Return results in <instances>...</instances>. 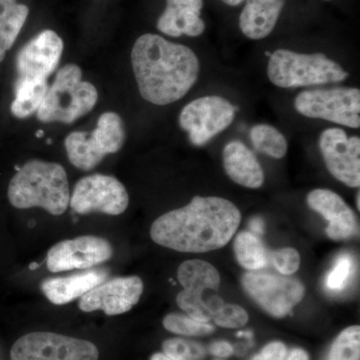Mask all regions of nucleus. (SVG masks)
Listing matches in <instances>:
<instances>
[{"instance_id":"nucleus-1","label":"nucleus","mask_w":360,"mask_h":360,"mask_svg":"<svg viewBox=\"0 0 360 360\" xmlns=\"http://www.w3.org/2000/svg\"><path fill=\"white\" fill-rule=\"evenodd\" d=\"M240 221L241 213L231 201L195 196L188 205L158 217L150 236L158 245L180 252H207L226 245Z\"/></svg>"},{"instance_id":"nucleus-2","label":"nucleus","mask_w":360,"mask_h":360,"mask_svg":"<svg viewBox=\"0 0 360 360\" xmlns=\"http://www.w3.org/2000/svg\"><path fill=\"white\" fill-rule=\"evenodd\" d=\"M131 63L141 96L155 105L181 99L200 75V60L193 49L151 33L135 41Z\"/></svg>"},{"instance_id":"nucleus-3","label":"nucleus","mask_w":360,"mask_h":360,"mask_svg":"<svg viewBox=\"0 0 360 360\" xmlns=\"http://www.w3.org/2000/svg\"><path fill=\"white\" fill-rule=\"evenodd\" d=\"M7 196L20 210L40 207L52 215L63 214L70 202L68 174L58 163L28 161L9 182Z\"/></svg>"},{"instance_id":"nucleus-4","label":"nucleus","mask_w":360,"mask_h":360,"mask_svg":"<svg viewBox=\"0 0 360 360\" xmlns=\"http://www.w3.org/2000/svg\"><path fill=\"white\" fill-rule=\"evenodd\" d=\"M98 94L94 84L82 80V71L77 65L61 68L37 116L42 122H75L96 106Z\"/></svg>"},{"instance_id":"nucleus-5","label":"nucleus","mask_w":360,"mask_h":360,"mask_svg":"<svg viewBox=\"0 0 360 360\" xmlns=\"http://www.w3.org/2000/svg\"><path fill=\"white\" fill-rule=\"evenodd\" d=\"M348 72L322 53L303 54L277 49L270 56L267 77L281 89L312 86L343 82Z\"/></svg>"},{"instance_id":"nucleus-6","label":"nucleus","mask_w":360,"mask_h":360,"mask_svg":"<svg viewBox=\"0 0 360 360\" xmlns=\"http://www.w3.org/2000/svg\"><path fill=\"white\" fill-rule=\"evenodd\" d=\"M295 108L300 115L359 129L360 90L352 87L304 90L296 96Z\"/></svg>"},{"instance_id":"nucleus-7","label":"nucleus","mask_w":360,"mask_h":360,"mask_svg":"<svg viewBox=\"0 0 360 360\" xmlns=\"http://www.w3.org/2000/svg\"><path fill=\"white\" fill-rule=\"evenodd\" d=\"M99 352L89 341L56 335L32 333L16 340L11 360H98Z\"/></svg>"},{"instance_id":"nucleus-8","label":"nucleus","mask_w":360,"mask_h":360,"mask_svg":"<svg viewBox=\"0 0 360 360\" xmlns=\"http://www.w3.org/2000/svg\"><path fill=\"white\" fill-rule=\"evenodd\" d=\"M236 110L238 108L224 97H200L184 106L179 125L193 146H202L233 122Z\"/></svg>"},{"instance_id":"nucleus-9","label":"nucleus","mask_w":360,"mask_h":360,"mask_svg":"<svg viewBox=\"0 0 360 360\" xmlns=\"http://www.w3.org/2000/svg\"><path fill=\"white\" fill-rule=\"evenodd\" d=\"M243 285L267 314L278 319L290 314L305 293L304 285L296 278L255 272L243 276Z\"/></svg>"},{"instance_id":"nucleus-10","label":"nucleus","mask_w":360,"mask_h":360,"mask_svg":"<svg viewBox=\"0 0 360 360\" xmlns=\"http://www.w3.org/2000/svg\"><path fill=\"white\" fill-rule=\"evenodd\" d=\"M129 196L124 186L110 175L92 174L77 182L70 205L75 212L120 215L127 210Z\"/></svg>"},{"instance_id":"nucleus-11","label":"nucleus","mask_w":360,"mask_h":360,"mask_svg":"<svg viewBox=\"0 0 360 360\" xmlns=\"http://www.w3.org/2000/svg\"><path fill=\"white\" fill-rule=\"evenodd\" d=\"M177 278L184 288L176 297L180 309L198 321L212 319V312L203 300V292L219 290L220 276L217 269L203 260H187L179 265Z\"/></svg>"},{"instance_id":"nucleus-12","label":"nucleus","mask_w":360,"mask_h":360,"mask_svg":"<svg viewBox=\"0 0 360 360\" xmlns=\"http://www.w3.org/2000/svg\"><path fill=\"white\" fill-rule=\"evenodd\" d=\"M319 148L333 177L349 187L360 186V139L340 129L324 130Z\"/></svg>"},{"instance_id":"nucleus-13","label":"nucleus","mask_w":360,"mask_h":360,"mask_svg":"<svg viewBox=\"0 0 360 360\" xmlns=\"http://www.w3.org/2000/svg\"><path fill=\"white\" fill-rule=\"evenodd\" d=\"M112 255V246L106 239L79 236L52 246L47 253V269L51 272L90 269L108 262Z\"/></svg>"},{"instance_id":"nucleus-14","label":"nucleus","mask_w":360,"mask_h":360,"mask_svg":"<svg viewBox=\"0 0 360 360\" xmlns=\"http://www.w3.org/2000/svg\"><path fill=\"white\" fill-rule=\"evenodd\" d=\"M143 283L141 277H116L92 288L80 298V310L92 312L103 310L108 315L129 311L141 300Z\"/></svg>"},{"instance_id":"nucleus-15","label":"nucleus","mask_w":360,"mask_h":360,"mask_svg":"<svg viewBox=\"0 0 360 360\" xmlns=\"http://www.w3.org/2000/svg\"><path fill=\"white\" fill-rule=\"evenodd\" d=\"M63 46V39L53 30L39 32L18 52V79H47L60 61Z\"/></svg>"},{"instance_id":"nucleus-16","label":"nucleus","mask_w":360,"mask_h":360,"mask_svg":"<svg viewBox=\"0 0 360 360\" xmlns=\"http://www.w3.org/2000/svg\"><path fill=\"white\" fill-rule=\"evenodd\" d=\"M307 205L329 222L326 227L329 238L343 240L356 233L357 222L354 212L335 191L314 189L307 195Z\"/></svg>"},{"instance_id":"nucleus-17","label":"nucleus","mask_w":360,"mask_h":360,"mask_svg":"<svg viewBox=\"0 0 360 360\" xmlns=\"http://www.w3.org/2000/svg\"><path fill=\"white\" fill-rule=\"evenodd\" d=\"M203 0H167V8L158 20V30L168 37L202 34L205 23L200 18Z\"/></svg>"},{"instance_id":"nucleus-18","label":"nucleus","mask_w":360,"mask_h":360,"mask_svg":"<svg viewBox=\"0 0 360 360\" xmlns=\"http://www.w3.org/2000/svg\"><path fill=\"white\" fill-rule=\"evenodd\" d=\"M224 165L229 179L248 188H259L264 182L262 165L243 142H229L224 149Z\"/></svg>"},{"instance_id":"nucleus-19","label":"nucleus","mask_w":360,"mask_h":360,"mask_svg":"<svg viewBox=\"0 0 360 360\" xmlns=\"http://www.w3.org/2000/svg\"><path fill=\"white\" fill-rule=\"evenodd\" d=\"M286 0H246L239 27L248 39H264L276 27Z\"/></svg>"},{"instance_id":"nucleus-20","label":"nucleus","mask_w":360,"mask_h":360,"mask_svg":"<svg viewBox=\"0 0 360 360\" xmlns=\"http://www.w3.org/2000/svg\"><path fill=\"white\" fill-rule=\"evenodd\" d=\"M108 276L106 270L99 269L47 279L42 283L41 290L49 302L56 305L66 304L103 283Z\"/></svg>"},{"instance_id":"nucleus-21","label":"nucleus","mask_w":360,"mask_h":360,"mask_svg":"<svg viewBox=\"0 0 360 360\" xmlns=\"http://www.w3.org/2000/svg\"><path fill=\"white\" fill-rule=\"evenodd\" d=\"M65 146L71 165L84 172L97 167L105 156L89 132H71L65 139Z\"/></svg>"},{"instance_id":"nucleus-22","label":"nucleus","mask_w":360,"mask_h":360,"mask_svg":"<svg viewBox=\"0 0 360 360\" xmlns=\"http://www.w3.org/2000/svg\"><path fill=\"white\" fill-rule=\"evenodd\" d=\"M28 14V7L18 0H0V63L18 39Z\"/></svg>"},{"instance_id":"nucleus-23","label":"nucleus","mask_w":360,"mask_h":360,"mask_svg":"<svg viewBox=\"0 0 360 360\" xmlns=\"http://www.w3.org/2000/svg\"><path fill=\"white\" fill-rule=\"evenodd\" d=\"M47 89V79L16 80L15 98L11 108L13 115L22 120L37 112L44 103Z\"/></svg>"},{"instance_id":"nucleus-24","label":"nucleus","mask_w":360,"mask_h":360,"mask_svg":"<svg viewBox=\"0 0 360 360\" xmlns=\"http://www.w3.org/2000/svg\"><path fill=\"white\" fill-rule=\"evenodd\" d=\"M90 134L96 139L105 155L120 150L125 141L124 124L115 112H105L99 117L96 129Z\"/></svg>"},{"instance_id":"nucleus-25","label":"nucleus","mask_w":360,"mask_h":360,"mask_svg":"<svg viewBox=\"0 0 360 360\" xmlns=\"http://www.w3.org/2000/svg\"><path fill=\"white\" fill-rule=\"evenodd\" d=\"M234 251L239 264L245 269H262L269 264L266 250L252 232L243 231L236 236Z\"/></svg>"},{"instance_id":"nucleus-26","label":"nucleus","mask_w":360,"mask_h":360,"mask_svg":"<svg viewBox=\"0 0 360 360\" xmlns=\"http://www.w3.org/2000/svg\"><path fill=\"white\" fill-rule=\"evenodd\" d=\"M250 141L258 153L283 158L288 153V141L284 135L269 124L255 125L250 130Z\"/></svg>"},{"instance_id":"nucleus-27","label":"nucleus","mask_w":360,"mask_h":360,"mask_svg":"<svg viewBox=\"0 0 360 360\" xmlns=\"http://www.w3.org/2000/svg\"><path fill=\"white\" fill-rule=\"evenodd\" d=\"M205 302L217 326L225 328H238L248 323V314L238 305L227 304L217 296H213Z\"/></svg>"},{"instance_id":"nucleus-28","label":"nucleus","mask_w":360,"mask_h":360,"mask_svg":"<svg viewBox=\"0 0 360 360\" xmlns=\"http://www.w3.org/2000/svg\"><path fill=\"white\" fill-rule=\"evenodd\" d=\"M360 328L359 326L345 328L331 345L328 360H359Z\"/></svg>"},{"instance_id":"nucleus-29","label":"nucleus","mask_w":360,"mask_h":360,"mask_svg":"<svg viewBox=\"0 0 360 360\" xmlns=\"http://www.w3.org/2000/svg\"><path fill=\"white\" fill-rule=\"evenodd\" d=\"M162 323L167 330L175 335L200 336L210 335L214 331V326L207 322L191 319L188 315L168 314L163 319Z\"/></svg>"},{"instance_id":"nucleus-30","label":"nucleus","mask_w":360,"mask_h":360,"mask_svg":"<svg viewBox=\"0 0 360 360\" xmlns=\"http://www.w3.org/2000/svg\"><path fill=\"white\" fill-rule=\"evenodd\" d=\"M163 354L172 360H202L205 348L200 343L182 338H172L162 345Z\"/></svg>"},{"instance_id":"nucleus-31","label":"nucleus","mask_w":360,"mask_h":360,"mask_svg":"<svg viewBox=\"0 0 360 360\" xmlns=\"http://www.w3.org/2000/svg\"><path fill=\"white\" fill-rule=\"evenodd\" d=\"M354 270V262L348 255L338 257V262L326 277V285L331 291H340L347 286Z\"/></svg>"},{"instance_id":"nucleus-32","label":"nucleus","mask_w":360,"mask_h":360,"mask_svg":"<svg viewBox=\"0 0 360 360\" xmlns=\"http://www.w3.org/2000/svg\"><path fill=\"white\" fill-rule=\"evenodd\" d=\"M274 267L284 276H290L300 269V255L295 248H286L271 253Z\"/></svg>"},{"instance_id":"nucleus-33","label":"nucleus","mask_w":360,"mask_h":360,"mask_svg":"<svg viewBox=\"0 0 360 360\" xmlns=\"http://www.w3.org/2000/svg\"><path fill=\"white\" fill-rule=\"evenodd\" d=\"M260 354L272 360H284L288 355V350L283 342L274 341V342L265 345Z\"/></svg>"},{"instance_id":"nucleus-34","label":"nucleus","mask_w":360,"mask_h":360,"mask_svg":"<svg viewBox=\"0 0 360 360\" xmlns=\"http://www.w3.org/2000/svg\"><path fill=\"white\" fill-rule=\"evenodd\" d=\"M210 354L219 357H229L233 354V347L227 341H217L210 347Z\"/></svg>"},{"instance_id":"nucleus-35","label":"nucleus","mask_w":360,"mask_h":360,"mask_svg":"<svg viewBox=\"0 0 360 360\" xmlns=\"http://www.w3.org/2000/svg\"><path fill=\"white\" fill-rule=\"evenodd\" d=\"M250 227L253 234L260 236L264 232V221L260 217H255V219L250 220Z\"/></svg>"},{"instance_id":"nucleus-36","label":"nucleus","mask_w":360,"mask_h":360,"mask_svg":"<svg viewBox=\"0 0 360 360\" xmlns=\"http://www.w3.org/2000/svg\"><path fill=\"white\" fill-rule=\"evenodd\" d=\"M284 360H309V354L300 348H295L291 350L288 357Z\"/></svg>"},{"instance_id":"nucleus-37","label":"nucleus","mask_w":360,"mask_h":360,"mask_svg":"<svg viewBox=\"0 0 360 360\" xmlns=\"http://www.w3.org/2000/svg\"><path fill=\"white\" fill-rule=\"evenodd\" d=\"M150 360H172L165 354H155L151 356Z\"/></svg>"},{"instance_id":"nucleus-38","label":"nucleus","mask_w":360,"mask_h":360,"mask_svg":"<svg viewBox=\"0 0 360 360\" xmlns=\"http://www.w3.org/2000/svg\"><path fill=\"white\" fill-rule=\"evenodd\" d=\"M221 1L229 6H238L243 0H221Z\"/></svg>"},{"instance_id":"nucleus-39","label":"nucleus","mask_w":360,"mask_h":360,"mask_svg":"<svg viewBox=\"0 0 360 360\" xmlns=\"http://www.w3.org/2000/svg\"><path fill=\"white\" fill-rule=\"evenodd\" d=\"M238 336H239V338L243 336V338H252L253 335L252 333H251V331H239V333H238Z\"/></svg>"},{"instance_id":"nucleus-40","label":"nucleus","mask_w":360,"mask_h":360,"mask_svg":"<svg viewBox=\"0 0 360 360\" xmlns=\"http://www.w3.org/2000/svg\"><path fill=\"white\" fill-rule=\"evenodd\" d=\"M251 360H272L269 359V357L264 356V355H262V354L255 355V357H253Z\"/></svg>"},{"instance_id":"nucleus-41","label":"nucleus","mask_w":360,"mask_h":360,"mask_svg":"<svg viewBox=\"0 0 360 360\" xmlns=\"http://www.w3.org/2000/svg\"><path fill=\"white\" fill-rule=\"evenodd\" d=\"M37 267H39V264H32V265H30V269H37Z\"/></svg>"},{"instance_id":"nucleus-42","label":"nucleus","mask_w":360,"mask_h":360,"mask_svg":"<svg viewBox=\"0 0 360 360\" xmlns=\"http://www.w3.org/2000/svg\"><path fill=\"white\" fill-rule=\"evenodd\" d=\"M359 200H360V193H357V208H359V210L360 207Z\"/></svg>"},{"instance_id":"nucleus-43","label":"nucleus","mask_w":360,"mask_h":360,"mask_svg":"<svg viewBox=\"0 0 360 360\" xmlns=\"http://www.w3.org/2000/svg\"><path fill=\"white\" fill-rule=\"evenodd\" d=\"M326 1H329V0H326Z\"/></svg>"}]
</instances>
